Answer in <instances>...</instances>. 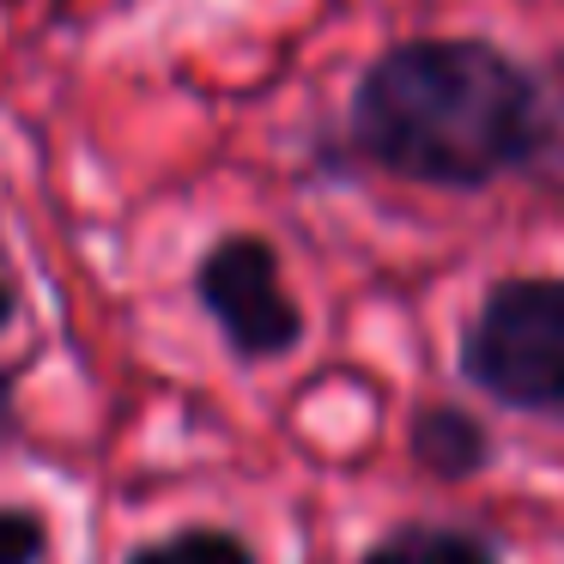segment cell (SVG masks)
<instances>
[{
  "mask_svg": "<svg viewBox=\"0 0 564 564\" xmlns=\"http://www.w3.org/2000/svg\"><path fill=\"white\" fill-rule=\"evenodd\" d=\"M528 67L479 37L382 50L352 91V147L377 171L431 188H486L522 164Z\"/></svg>",
  "mask_w": 564,
  "mask_h": 564,
  "instance_id": "obj_1",
  "label": "cell"
},
{
  "mask_svg": "<svg viewBox=\"0 0 564 564\" xmlns=\"http://www.w3.org/2000/svg\"><path fill=\"white\" fill-rule=\"evenodd\" d=\"M462 370L491 401L564 413V280H498L462 334Z\"/></svg>",
  "mask_w": 564,
  "mask_h": 564,
  "instance_id": "obj_2",
  "label": "cell"
},
{
  "mask_svg": "<svg viewBox=\"0 0 564 564\" xmlns=\"http://www.w3.org/2000/svg\"><path fill=\"white\" fill-rule=\"evenodd\" d=\"M195 292L225 328L237 358H280L304 340V316L280 285V256L268 237H219L195 268Z\"/></svg>",
  "mask_w": 564,
  "mask_h": 564,
  "instance_id": "obj_3",
  "label": "cell"
},
{
  "mask_svg": "<svg viewBox=\"0 0 564 564\" xmlns=\"http://www.w3.org/2000/svg\"><path fill=\"white\" fill-rule=\"evenodd\" d=\"M516 171L564 195V55L528 67V140Z\"/></svg>",
  "mask_w": 564,
  "mask_h": 564,
  "instance_id": "obj_4",
  "label": "cell"
},
{
  "mask_svg": "<svg viewBox=\"0 0 564 564\" xmlns=\"http://www.w3.org/2000/svg\"><path fill=\"white\" fill-rule=\"evenodd\" d=\"M413 455L425 474H443V479H467L486 467L491 455V437L479 419H467L462 406H425L413 419Z\"/></svg>",
  "mask_w": 564,
  "mask_h": 564,
  "instance_id": "obj_5",
  "label": "cell"
},
{
  "mask_svg": "<svg viewBox=\"0 0 564 564\" xmlns=\"http://www.w3.org/2000/svg\"><path fill=\"white\" fill-rule=\"evenodd\" d=\"M358 564H498V552L462 528H394Z\"/></svg>",
  "mask_w": 564,
  "mask_h": 564,
  "instance_id": "obj_6",
  "label": "cell"
},
{
  "mask_svg": "<svg viewBox=\"0 0 564 564\" xmlns=\"http://www.w3.org/2000/svg\"><path fill=\"white\" fill-rule=\"evenodd\" d=\"M128 564H256L243 540L219 534V528H195V534H176L164 546H140Z\"/></svg>",
  "mask_w": 564,
  "mask_h": 564,
  "instance_id": "obj_7",
  "label": "cell"
},
{
  "mask_svg": "<svg viewBox=\"0 0 564 564\" xmlns=\"http://www.w3.org/2000/svg\"><path fill=\"white\" fill-rule=\"evenodd\" d=\"M43 522L31 510H0V564H37Z\"/></svg>",
  "mask_w": 564,
  "mask_h": 564,
  "instance_id": "obj_8",
  "label": "cell"
},
{
  "mask_svg": "<svg viewBox=\"0 0 564 564\" xmlns=\"http://www.w3.org/2000/svg\"><path fill=\"white\" fill-rule=\"evenodd\" d=\"M13 310H19V285H13V273H7V256H0V328L13 322Z\"/></svg>",
  "mask_w": 564,
  "mask_h": 564,
  "instance_id": "obj_9",
  "label": "cell"
},
{
  "mask_svg": "<svg viewBox=\"0 0 564 564\" xmlns=\"http://www.w3.org/2000/svg\"><path fill=\"white\" fill-rule=\"evenodd\" d=\"M7 406H13V382L0 377V425H7Z\"/></svg>",
  "mask_w": 564,
  "mask_h": 564,
  "instance_id": "obj_10",
  "label": "cell"
}]
</instances>
